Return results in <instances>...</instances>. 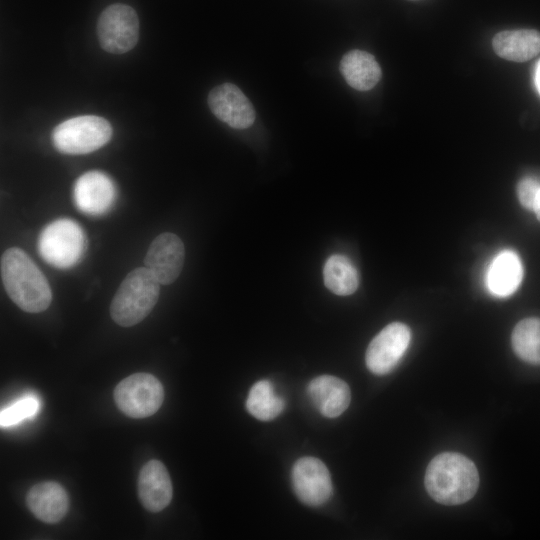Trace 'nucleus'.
Instances as JSON below:
<instances>
[{
	"mask_svg": "<svg viewBox=\"0 0 540 540\" xmlns=\"http://www.w3.org/2000/svg\"><path fill=\"white\" fill-rule=\"evenodd\" d=\"M1 278L10 299L23 311L39 313L52 301L50 285L25 251L8 248L1 256Z\"/></svg>",
	"mask_w": 540,
	"mask_h": 540,
	"instance_id": "obj_1",
	"label": "nucleus"
},
{
	"mask_svg": "<svg viewBox=\"0 0 540 540\" xmlns=\"http://www.w3.org/2000/svg\"><path fill=\"white\" fill-rule=\"evenodd\" d=\"M424 482L428 494L436 502L457 505L474 496L479 475L474 463L464 455L444 452L431 460Z\"/></svg>",
	"mask_w": 540,
	"mask_h": 540,
	"instance_id": "obj_2",
	"label": "nucleus"
},
{
	"mask_svg": "<svg viewBox=\"0 0 540 540\" xmlns=\"http://www.w3.org/2000/svg\"><path fill=\"white\" fill-rule=\"evenodd\" d=\"M160 285L146 267L130 271L111 301L110 315L113 321L123 327L141 322L156 305Z\"/></svg>",
	"mask_w": 540,
	"mask_h": 540,
	"instance_id": "obj_3",
	"label": "nucleus"
},
{
	"mask_svg": "<svg viewBox=\"0 0 540 540\" xmlns=\"http://www.w3.org/2000/svg\"><path fill=\"white\" fill-rule=\"evenodd\" d=\"M40 256L58 269L77 264L86 250V237L81 226L72 219L60 218L47 224L38 242Z\"/></svg>",
	"mask_w": 540,
	"mask_h": 540,
	"instance_id": "obj_4",
	"label": "nucleus"
},
{
	"mask_svg": "<svg viewBox=\"0 0 540 540\" xmlns=\"http://www.w3.org/2000/svg\"><path fill=\"white\" fill-rule=\"evenodd\" d=\"M112 132L111 124L105 118L81 115L58 124L52 132V143L63 154L82 155L107 144Z\"/></svg>",
	"mask_w": 540,
	"mask_h": 540,
	"instance_id": "obj_5",
	"label": "nucleus"
},
{
	"mask_svg": "<svg viewBox=\"0 0 540 540\" xmlns=\"http://www.w3.org/2000/svg\"><path fill=\"white\" fill-rule=\"evenodd\" d=\"M118 408L128 417L146 418L155 414L164 400L161 382L152 374L135 373L120 381L114 389Z\"/></svg>",
	"mask_w": 540,
	"mask_h": 540,
	"instance_id": "obj_6",
	"label": "nucleus"
},
{
	"mask_svg": "<svg viewBox=\"0 0 540 540\" xmlns=\"http://www.w3.org/2000/svg\"><path fill=\"white\" fill-rule=\"evenodd\" d=\"M100 46L112 54H123L134 48L139 38V19L136 11L126 4L106 7L97 22Z\"/></svg>",
	"mask_w": 540,
	"mask_h": 540,
	"instance_id": "obj_7",
	"label": "nucleus"
},
{
	"mask_svg": "<svg viewBox=\"0 0 540 540\" xmlns=\"http://www.w3.org/2000/svg\"><path fill=\"white\" fill-rule=\"evenodd\" d=\"M411 340L409 327L393 322L384 327L370 342L366 351V365L377 375L391 372L405 354Z\"/></svg>",
	"mask_w": 540,
	"mask_h": 540,
	"instance_id": "obj_8",
	"label": "nucleus"
},
{
	"mask_svg": "<svg viewBox=\"0 0 540 540\" xmlns=\"http://www.w3.org/2000/svg\"><path fill=\"white\" fill-rule=\"evenodd\" d=\"M292 484L297 497L309 506L324 504L332 494L329 470L315 457H302L295 462Z\"/></svg>",
	"mask_w": 540,
	"mask_h": 540,
	"instance_id": "obj_9",
	"label": "nucleus"
},
{
	"mask_svg": "<svg viewBox=\"0 0 540 540\" xmlns=\"http://www.w3.org/2000/svg\"><path fill=\"white\" fill-rule=\"evenodd\" d=\"M184 258L185 248L182 240L176 234L165 232L151 242L144 258V265L161 285H169L180 275Z\"/></svg>",
	"mask_w": 540,
	"mask_h": 540,
	"instance_id": "obj_10",
	"label": "nucleus"
},
{
	"mask_svg": "<svg viewBox=\"0 0 540 540\" xmlns=\"http://www.w3.org/2000/svg\"><path fill=\"white\" fill-rule=\"evenodd\" d=\"M208 105L219 120L232 128L245 129L255 121V110L250 100L232 83L213 88L208 95Z\"/></svg>",
	"mask_w": 540,
	"mask_h": 540,
	"instance_id": "obj_11",
	"label": "nucleus"
},
{
	"mask_svg": "<svg viewBox=\"0 0 540 540\" xmlns=\"http://www.w3.org/2000/svg\"><path fill=\"white\" fill-rule=\"evenodd\" d=\"M76 207L88 215H102L115 202L116 188L112 179L102 171L82 174L74 185Z\"/></svg>",
	"mask_w": 540,
	"mask_h": 540,
	"instance_id": "obj_12",
	"label": "nucleus"
},
{
	"mask_svg": "<svg viewBox=\"0 0 540 540\" xmlns=\"http://www.w3.org/2000/svg\"><path fill=\"white\" fill-rule=\"evenodd\" d=\"M172 495V482L165 465L156 459L147 462L138 477V496L144 508L160 512L170 504Z\"/></svg>",
	"mask_w": 540,
	"mask_h": 540,
	"instance_id": "obj_13",
	"label": "nucleus"
},
{
	"mask_svg": "<svg viewBox=\"0 0 540 540\" xmlns=\"http://www.w3.org/2000/svg\"><path fill=\"white\" fill-rule=\"evenodd\" d=\"M26 504L36 518L54 524L61 521L68 512L69 497L59 483L47 481L30 488Z\"/></svg>",
	"mask_w": 540,
	"mask_h": 540,
	"instance_id": "obj_14",
	"label": "nucleus"
},
{
	"mask_svg": "<svg viewBox=\"0 0 540 540\" xmlns=\"http://www.w3.org/2000/svg\"><path fill=\"white\" fill-rule=\"evenodd\" d=\"M307 391L315 407L328 418L338 417L350 404L349 386L335 376L321 375L312 379Z\"/></svg>",
	"mask_w": 540,
	"mask_h": 540,
	"instance_id": "obj_15",
	"label": "nucleus"
},
{
	"mask_svg": "<svg viewBox=\"0 0 540 540\" xmlns=\"http://www.w3.org/2000/svg\"><path fill=\"white\" fill-rule=\"evenodd\" d=\"M523 278V266L519 256L512 250L499 252L486 272V286L497 297L512 295Z\"/></svg>",
	"mask_w": 540,
	"mask_h": 540,
	"instance_id": "obj_16",
	"label": "nucleus"
},
{
	"mask_svg": "<svg viewBox=\"0 0 540 540\" xmlns=\"http://www.w3.org/2000/svg\"><path fill=\"white\" fill-rule=\"evenodd\" d=\"M492 46L501 58L525 62L540 52V32L534 29L501 31L493 37Z\"/></svg>",
	"mask_w": 540,
	"mask_h": 540,
	"instance_id": "obj_17",
	"label": "nucleus"
},
{
	"mask_svg": "<svg viewBox=\"0 0 540 540\" xmlns=\"http://www.w3.org/2000/svg\"><path fill=\"white\" fill-rule=\"evenodd\" d=\"M340 71L346 82L358 91H367L375 87L382 76L381 68L375 57L362 50H351L341 59Z\"/></svg>",
	"mask_w": 540,
	"mask_h": 540,
	"instance_id": "obj_18",
	"label": "nucleus"
},
{
	"mask_svg": "<svg viewBox=\"0 0 540 540\" xmlns=\"http://www.w3.org/2000/svg\"><path fill=\"white\" fill-rule=\"evenodd\" d=\"M325 286L334 294H353L359 285V274L352 261L340 254L330 256L323 267Z\"/></svg>",
	"mask_w": 540,
	"mask_h": 540,
	"instance_id": "obj_19",
	"label": "nucleus"
},
{
	"mask_svg": "<svg viewBox=\"0 0 540 540\" xmlns=\"http://www.w3.org/2000/svg\"><path fill=\"white\" fill-rule=\"evenodd\" d=\"M284 399L275 394L273 384L268 380L256 382L250 389L246 408L248 412L261 421L276 418L284 409Z\"/></svg>",
	"mask_w": 540,
	"mask_h": 540,
	"instance_id": "obj_20",
	"label": "nucleus"
},
{
	"mask_svg": "<svg viewBox=\"0 0 540 540\" xmlns=\"http://www.w3.org/2000/svg\"><path fill=\"white\" fill-rule=\"evenodd\" d=\"M511 341L519 358L540 365V318H525L518 322L513 329Z\"/></svg>",
	"mask_w": 540,
	"mask_h": 540,
	"instance_id": "obj_21",
	"label": "nucleus"
},
{
	"mask_svg": "<svg viewBox=\"0 0 540 540\" xmlns=\"http://www.w3.org/2000/svg\"><path fill=\"white\" fill-rule=\"evenodd\" d=\"M38 409V400L33 396H26L1 410V427L13 426L24 419L31 418L37 413Z\"/></svg>",
	"mask_w": 540,
	"mask_h": 540,
	"instance_id": "obj_22",
	"label": "nucleus"
},
{
	"mask_svg": "<svg viewBox=\"0 0 540 540\" xmlns=\"http://www.w3.org/2000/svg\"><path fill=\"white\" fill-rule=\"evenodd\" d=\"M540 191V180L526 176L522 178L516 187L517 197L520 204L527 210L533 211L536 198Z\"/></svg>",
	"mask_w": 540,
	"mask_h": 540,
	"instance_id": "obj_23",
	"label": "nucleus"
},
{
	"mask_svg": "<svg viewBox=\"0 0 540 540\" xmlns=\"http://www.w3.org/2000/svg\"><path fill=\"white\" fill-rule=\"evenodd\" d=\"M534 82H535L536 89L540 95V60L537 62L535 66Z\"/></svg>",
	"mask_w": 540,
	"mask_h": 540,
	"instance_id": "obj_24",
	"label": "nucleus"
},
{
	"mask_svg": "<svg viewBox=\"0 0 540 540\" xmlns=\"http://www.w3.org/2000/svg\"><path fill=\"white\" fill-rule=\"evenodd\" d=\"M533 211L535 212V215H536L537 219L540 221V191H539L538 196L536 198Z\"/></svg>",
	"mask_w": 540,
	"mask_h": 540,
	"instance_id": "obj_25",
	"label": "nucleus"
}]
</instances>
